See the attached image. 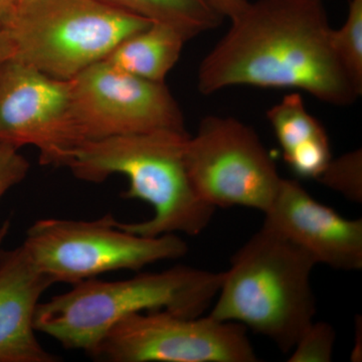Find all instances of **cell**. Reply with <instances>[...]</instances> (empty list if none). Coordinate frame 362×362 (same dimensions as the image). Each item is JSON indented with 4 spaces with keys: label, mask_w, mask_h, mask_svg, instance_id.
I'll return each mask as SVG.
<instances>
[{
    "label": "cell",
    "mask_w": 362,
    "mask_h": 362,
    "mask_svg": "<svg viewBox=\"0 0 362 362\" xmlns=\"http://www.w3.org/2000/svg\"><path fill=\"white\" fill-rule=\"evenodd\" d=\"M39 1H40V0H11V14H9L8 21L13 14L20 13V11L26 8V7L30 6L32 4H37V2Z\"/></svg>",
    "instance_id": "603a6c76"
},
{
    "label": "cell",
    "mask_w": 362,
    "mask_h": 362,
    "mask_svg": "<svg viewBox=\"0 0 362 362\" xmlns=\"http://www.w3.org/2000/svg\"><path fill=\"white\" fill-rule=\"evenodd\" d=\"M151 21L180 30L187 40L216 30L223 18L206 0H105Z\"/></svg>",
    "instance_id": "9a60e30c"
},
{
    "label": "cell",
    "mask_w": 362,
    "mask_h": 362,
    "mask_svg": "<svg viewBox=\"0 0 362 362\" xmlns=\"http://www.w3.org/2000/svg\"><path fill=\"white\" fill-rule=\"evenodd\" d=\"M315 259L262 226L230 259L209 315L239 323L290 354L316 315Z\"/></svg>",
    "instance_id": "277c9868"
},
{
    "label": "cell",
    "mask_w": 362,
    "mask_h": 362,
    "mask_svg": "<svg viewBox=\"0 0 362 362\" xmlns=\"http://www.w3.org/2000/svg\"><path fill=\"white\" fill-rule=\"evenodd\" d=\"M151 23L105 0H40L2 28L11 33L13 58L70 81Z\"/></svg>",
    "instance_id": "5b68a950"
},
{
    "label": "cell",
    "mask_w": 362,
    "mask_h": 362,
    "mask_svg": "<svg viewBox=\"0 0 362 362\" xmlns=\"http://www.w3.org/2000/svg\"><path fill=\"white\" fill-rule=\"evenodd\" d=\"M71 82V110L83 142L159 130L187 131L180 105L165 83L136 77L105 61Z\"/></svg>",
    "instance_id": "9c48e42d"
},
{
    "label": "cell",
    "mask_w": 362,
    "mask_h": 362,
    "mask_svg": "<svg viewBox=\"0 0 362 362\" xmlns=\"http://www.w3.org/2000/svg\"><path fill=\"white\" fill-rule=\"evenodd\" d=\"M349 201L362 202V150L331 158L316 180Z\"/></svg>",
    "instance_id": "e0dca14e"
},
{
    "label": "cell",
    "mask_w": 362,
    "mask_h": 362,
    "mask_svg": "<svg viewBox=\"0 0 362 362\" xmlns=\"http://www.w3.org/2000/svg\"><path fill=\"white\" fill-rule=\"evenodd\" d=\"M330 45L347 75L362 92V0H350L341 28H331Z\"/></svg>",
    "instance_id": "2e32d148"
},
{
    "label": "cell",
    "mask_w": 362,
    "mask_h": 362,
    "mask_svg": "<svg viewBox=\"0 0 362 362\" xmlns=\"http://www.w3.org/2000/svg\"><path fill=\"white\" fill-rule=\"evenodd\" d=\"M104 362H256L247 329L209 315L168 311L132 314L117 322L89 356Z\"/></svg>",
    "instance_id": "ba28073f"
},
{
    "label": "cell",
    "mask_w": 362,
    "mask_h": 362,
    "mask_svg": "<svg viewBox=\"0 0 362 362\" xmlns=\"http://www.w3.org/2000/svg\"><path fill=\"white\" fill-rule=\"evenodd\" d=\"M18 150L0 141V201L8 190L20 185L30 171V162Z\"/></svg>",
    "instance_id": "d6986e66"
},
{
    "label": "cell",
    "mask_w": 362,
    "mask_h": 362,
    "mask_svg": "<svg viewBox=\"0 0 362 362\" xmlns=\"http://www.w3.org/2000/svg\"><path fill=\"white\" fill-rule=\"evenodd\" d=\"M337 333L329 323L313 321L290 352V362H330Z\"/></svg>",
    "instance_id": "ac0fdd59"
},
{
    "label": "cell",
    "mask_w": 362,
    "mask_h": 362,
    "mask_svg": "<svg viewBox=\"0 0 362 362\" xmlns=\"http://www.w3.org/2000/svg\"><path fill=\"white\" fill-rule=\"evenodd\" d=\"M263 228L302 247L317 265L334 270L362 269V221L344 218L317 202L299 181L282 178L264 213Z\"/></svg>",
    "instance_id": "8fae6325"
},
{
    "label": "cell",
    "mask_w": 362,
    "mask_h": 362,
    "mask_svg": "<svg viewBox=\"0 0 362 362\" xmlns=\"http://www.w3.org/2000/svg\"><path fill=\"white\" fill-rule=\"evenodd\" d=\"M11 14V0H0V26L6 25Z\"/></svg>",
    "instance_id": "cb8c5ba5"
},
{
    "label": "cell",
    "mask_w": 362,
    "mask_h": 362,
    "mask_svg": "<svg viewBox=\"0 0 362 362\" xmlns=\"http://www.w3.org/2000/svg\"><path fill=\"white\" fill-rule=\"evenodd\" d=\"M230 21L199 65L202 94L233 86L283 88L337 107L361 96L331 47L332 28L323 1L257 0Z\"/></svg>",
    "instance_id": "6da1fadb"
},
{
    "label": "cell",
    "mask_w": 362,
    "mask_h": 362,
    "mask_svg": "<svg viewBox=\"0 0 362 362\" xmlns=\"http://www.w3.org/2000/svg\"><path fill=\"white\" fill-rule=\"evenodd\" d=\"M188 133L159 130L86 140L71 152L66 168L78 180L101 183L112 175L126 176L123 199L147 202L149 220L121 223L143 237L183 233L197 237L209 226L216 209L202 201L188 175L185 148Z\"/></svg>",
    "instance_id": "7a4b0ae2"
},
{
    "label": "cell",
    "mask_w": 362,
    "mask_h": 362,
    "mask_svg": "<svg viewBox=\"0 0 362 362\" xmlns=\"http://www.w3.org/2000/svg\"><path fill=\"white\" fill-rule=\"evenodd\" d=\"M188 175L202 201L265 213L282 178L259 135L233 117L206 116L185 148Z\"/></svg>",
    "instance_id": "52a82bcc"
},
{
    "label": "cell",
    "mask_w": 362,
    "mask_h": 362,
    "mask_svg": "<svg viewBox=\"0 0 362 362\" xmlns=\"http://www.w3.org/2000/svg\"><path fill=\"white\" fill-rule=\"evenodd\" d=\"M209 6L213 7L223 18L230 21L239 16L249 6V0H206Z\"/></svg>",
    "instance_id": "ffe728a7"
},
{
    "label": "cell",
    "mask_w": 362,
    "mask_h": 362,
    "mask_svg": "<svg viewBox=\"0 0 362 362\" xmlns=\"http://www.w3.org/2000/svg\"><path fill=\"white\" fill-rule=\"evenodd\" d=\"M223 272L177 265L158 273H140L121 281L89 279L40 302L35 327L68 350L92 354L114 325L132 314L168 311L202 316L211 308Z\"/></svg>",
    "instance_id": "3957f363"
},
{
    "label": "cell",
    "mask_w": 362,
    "mask_h": 362,
    "mask_svg": "<svg viewBox=\"0 0 362 362\" xmlns=\"http://www.w3.org/2000/svg\"><path fill=\"white\" fill-rule=\"evenodd\" d=\"M319 1H324V0H319Z\"/></svg>",
    "instance_id": "d4e9b609"
},
{
    "label": "cell",
    "mask_w": 362,
    "mask_h": 362,
    "mask_svg": "<svg viewBox=\"0 0 362 362\" xmlns=\"http://www.w3.org/2000/svg\"><path fill=\"white\" fill-rule=\"evenodd\" d=\"M0 141L32 145L42 165L66 168L83 142L71 110V82L18 59L0 64Z\"/></svg>",
    "instance_id": "30bf717a"
},
{
    "label": "cell",
    "mask_w": 362,
    "mask_h": 362,
    "mask_svg": "<svg viewBox=\"0 0 362 362\" xmlns=\"http://www.w3.org/2000/svg\"><path fill=\"white\" fill-rule=\"evenodd\" d=\"M187 42L173 26L152 21L117 45L105 62L136 77L165 83Z\"/></svg>",
    "instance_id": "5bb4252c"
},
{
    "label": "cell",
    "mask_w": 362,
    "mask_h": 362,
    "mask_svg": "<svg viewBox=\"0 0 362 362\" xmlns=\"http://www.w3.org/2000/svg\"><path fill=\"white\" fill-rule=\"evenodd\" d=\"M283 158L300 178L317 180L332 158L329 138L298 92L286 95L267 112Z\"/></svg>",
    "instance_id": "4fadbf2b"
},
{
    "label": "cell",
    "mask_w": 362,
    "mask_h": 362,
    "mask_svg": "<svg viewBox=\"0 0 362 362\" xmlns=\"http://www.w3.org/2000/svg\"><path fill=\"white\" fill-rule=\"evenodd\" d=\"M14 54V45L11 33L6 28L0 26V64L11 58Z\"/></svg>",
    "instance_id": "44dd1931"
},
{
    "label": "cell",
    "mask_w": 362,
    "mask_h": 362,
    "mask_svg": "<svg viewBox=\"0 0 362 362\" xmlns=\"http://www.w3.org/2000/svg\"><path fill=\"white\" fill-rule=\"evenodd\" d=\"M356 344H354V350H352L350 359L351 361H361L362 358V346H361V337H362V324L361 317H356Z\"/></svg>",
    "instance_id": "7402d4cb"
},
{
    "label": "cell",
    "mask_w": 362,
    "mask_h": 362,
    "mask_svg": "<svg viewBox=\"0 0 362 362\" xmlns=\"http://www.w3.org/2000/svg\"><path fill=\"white\" fill-rule=\"evenodd\" d=\"M52 284L23 245L0 249V362H58L40 344L35 315L42 294Z\"/></svg>",
    "instance_id": "7c38bea8"
},
{
    "label": "cell",
    "mask_w": 362,
    "mask_h": 362,
    "mask_svg": "<svg viewBox=\"0 0 362 362\" xmlns=\"http://www.w3.org/2000/svg\"><path fill=\"white\" fill-rule=\"evenodd\" d=\"M23 246L52 285H76L110 272L140 271L188 252L187 243L176 233L135 235L121 228L110 213L93 221H37L28 228Z\"/></svg>",
    "instance_id": "8992f818"
}]
</instances>
